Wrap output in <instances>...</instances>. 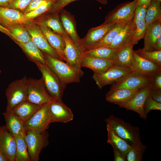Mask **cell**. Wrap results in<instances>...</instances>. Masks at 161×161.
I'll list each match as a JSON object with an SVG mask.
<instances>
[{
    "label": "cell",
    "mask_w": 161,
    "mask_h": 161,
    "mask_svg": "<svg viewBox=\"0 0 161 161\" xmlns=\"http://www.w3.org/2000/svg\"><path fill=\"white\" fill-rule=\"evenodd\" d=\"M147 7L145 6L136 5L134 12V19H145Z\"/></svg>",
    "instance_id": "cell-44"
},
{
    "label": "cell",
    "mask_w": 161,
    "mask_h": 161,
    "mask_svg": "<svg viewBox=\"0 0 161 161\" xmlns=\"http://www.w3.org/2000/svg\"><path fill=\"white\" fill-rule=\"evenodd\" d=\"M133 19L135 24V30L132 44L134 45L137 44L140 39L144 38L147 28L144 19Z\"/></svg>",
    "instance_id": "cell-37"
},
{
    "label": "cell",
    "mask_w": 161,
    "mask_h": 161,
    "mask_svg": "<svg viewBox=\"0 0 161 161\" xmlns=\"http://www.w3.org/2000/svg\"><path fill=\"white\" fill-rule=\"evenodd\" d=\"M105 121L107 125L116 134L131 145L135 137L140 134L138 128L113 115L106 118Z\"/></svg>",
    "instance_id": "cell-6"
},
{
    "label": "cell",
    "mask_w": 161,
    "mask_h": 161,
    "mask_svg": "<svg viewBox=\"0 0 161 161\" xmlns=\"http://www.w3.org/2000/svg\"><path fill=\"white\" fill-rule=\"evenodd\" d=\"M45 13L36 21L62 36L65 34L66 33L62 26L59 13L47 12Z\"/></svg>",
    "instance_id": "cell-26"
},
{
    "label": "cell",
    "mask_w": 161,
    "mask_h": 161,
    "mask_svg": "<svg viewBox=\"0 0 161 161\" xmlns=\"http://www.w3.org/2000/svg\"><path fill=\"white\" fill-rule=\"evenodd\" d=\"M32 0H14L7 7L23 12Z\"/></svg>",
    "instance_id": "cell-42"
},
{
    "label": "cell",
    "mask_w": 161,
    "mask_h": 161,
    "mask_svg": "<svg viewBox=\"0 0 161 161\" xmlns=\"http://www.w3.org/2000/svg\"><path fill=\"white\" fill-rule=\"evenodd\" d=\"M44 53L45 64L59 78L66 86L69 83H79L82 74L78 70L61 60Z\"/></svg>",
    "instance_id": "cell-1"
},
{
    "label": "cell",
    "mask_w": 161,
    "mask_h": 161,
    "mask_svg": "<svg viewBox=\"0 0 161 161\" xmlns=\"http://www.w3.org/2000/svg\"><path fill=\"white\" fill-rule=\"evenodd\" d=\"M137 0L128 1L117 5L105 17L103 23H127L133 18Z\"/></svg>",
    "instance_id": "cell-7"
},
{
    "label": "cell",
    "mask_w": 161,
    "mask_h": 161,
    "mask_svg": "<svg viewBox=\"0 0 161 161\" xmlns=\"http://www.w3.org/2000/svg\"><path fill=\"white\" fill-rule=\"evenodd\" d=\"M1 73V71L0 70V75Z\"/></svg>",
    "instance_id": "cell-56"
},
{
    "label": "cell",
    "mask_w": 161,
    "mask_h": 161,
    "mask_svg": "<svg viewBox=\"0 0 161 161\" xmlns=\"http://www.w3.org/2000/svg\"><path fill=\"white\" fill-rule=\"evenodd\" d=\"M151 1L152 0H137V5H144L147 8Z\"/></svg>",
    "instance_id": "cell-50"
},
{
    "label": "cell",
    "mask_w": 161,
    "mask_h": 161,
    "mask_svg": "<svg viewBox=\"0 0 161 161\" xmlns=\"http://www.w3.org/2000/svg\"><path fill=\"white\" fill-rule=\"evenodd\" d=\"M15 137L6 129L5 125L0 126V151L7 157L8 161H15L16 152Z\"/></svg>",
    "instance_id": "cell-19"
},
{
    "label": "cell",
    "mask_w": 161,
    "mask_h": 161,
    "mask_svg": "<svg viewBox=\"0 0 161 161\" xmlns=\"http://www.w3.org/2000/svg\"><path fill=\"white\" fill-rule=\"evenodd\" d=\"M76 0H58L53 4L47 12L59 13L68 4Z\"/></svg>",
    "instance_id": "cell-41"
},
{
    "label": "cell",
    "mask_w": 161,
    "mask_h": 161,
    "mask_svg": "<svg viewBox=\"0 0 161 161\" xmlns=\"http://www.w3.org/2000/svg\"><path fill=\"white\" fill-rule=\"evenodd\" d=\"M62 36L65 44L64 50L65 61L83 75L81 66L82 52L66 33Z\"/></svg>",
    "instance_id": "cell-15"
},
{
    "label": "cell",
    "mask_w": 161,
    "mask_h": 161,
    "mask_svg": "<svg viewBox=\"0 0 161 161\" xmlns=\"http://www.w3.org/2000/svg\"><path fill=\"white\" fill-rule=\"evenodd\" d=\"M149 95L154 100L161 103V90L151 89Z\"/></svg>",
    "instance_id": "cell-46"
},
{
    "label": "cell",
    "mask_w": 161,
    "mask_h": 161,
    "mask_svg": "<svg viewBox=\"0 0 161 161\" xmlns=\"http://www.w3.org/2000/svg\"><path fill=\"white\" fill-rule=\"evenodd\" d=\"M135 30V24L133 19L125 24L115 39L111 43L103 47L118 50L132 44Z\"/></svg>",
    "instance_id": "cell-17"
},
{
    "label": "cell",
    "mask_w": 161,
    "mask_h": 161,
    "mask_svg": "<svg viewBox=\"0 0 161 161\" xmlns=\"http://www.w3.org/2000/svg\"><path fill=\"white\" fill-rule=\"evenodd\" d=\"M107 132V143L113 148L120 151L123 154L127 155L131 146L126 141L119 136L108 125H106Z\"/></svg>",
    "instance_id": "cell-30"
},
{
    "label": "cell",
    "mask_w": 161,
    "mask_h": 161,
    "mask_svg": "<svg viewBox=\"0 0 161 161\" xmlns=\"http://www.w3.org/2000/svg\"><path fill=\"white\" fill-rule=\"evenodd\" d=\"M161 50V34L157 38L154 46V51Z\"/></svg>",
    "instance_id": "cell-48"
},
{
    "label": "cell",
    "mask_w": 161,
    "mask_h": 161,
    "mask_svg": "<svg viewBox=\"0 0 161 161\" xmlns=\"http://www.w3.org/2000/svg\"><path fill=\"white\" fill-rule=\"evenodd\" d=\"M134 45L130 44L118 50L112 60L113 64L134 72L132 61Z\"/></svg>",
    "instance_id": "cell-22"
},
{
    "label": "cell",
    "mask_w": 161,
    "mask_h": 161,
    "mask_svg": "<svg viewBox=\"0 0 161 161\" xmlns=\"http://www.w3.org/2000/svg\"><path fill=\"white\" fill-rule=\"evenodd\" d=\"M113 65L112 60L82 54L81 66L91 69L94 73L105 72Z\"/></svg>",
    "instance_id": "cell-23"
},
{
    "label": "cell",
    "mask_w": 161,
    "mask_h": 161,
    "mask_svg": "<svg viewBox=\"0 0 161 161\" xmlns=\"http://www.w3.org/2000/svg\"><path fill=\"white\" fill-rule=\"evenodd\" d=\"M160 4L157 0H152L147 7L145 19L147 28L152 23L161 19Z\"/></svg>",
    "instance_id": "cell-34"
},
{
    "label": "cell",
    "mask_w": 161,
    "mask_h": 161,
    "mask_svg": "<svg viewBox=\"0 0 161 161\" xmlns=\"http://www.w3.org/2000/svg\"><path fill=\"white\" fill-rule=\"evenodd\" d=\"M140 89H122L115 90L109 93H106V100L109 102L116 104L125 103L131 99Z\"/></svg>",
    "instance_id": "cell-29"
},
{
    "label": "cell",
    "mask_w": 161,
    "mask_h": 161,
    "mask_svg": "<svg viewBox=\"0 0 161 161\" xmlns=\"http://www.w3.org/2000/svg\"><path fill=\"white\" fill-rule=\"evenodd\" d=\"M27 100L40 105L46 104L52 99L45 87L43 79L27 78Z\"/></svg>",
    "instance_id": "cell-5"
},
{
    "label": "cell",
    "mask_w": 161,
    "mask_h": 161,
    "mask_svg": "<svg viewBox=\"0 0 161 161\" xmlns=\"http://www.w3.org/2000/svg\"><path fill=\"white\" fill-rule=\"evenodd\" d=\"M132 61L134 72L137 74L151 77L161 71V66L156 63L144 58L137 54L133 50Z\"/></svg>",
    "instance_id": "cell-14"
},
{
    "label": "cell",
    "mask_w": 161,
    "mask_h": 161,
    "mask_svg": "<svg viewBox=\"0 0 161 161\" xmlns=\"http://www.w3.org/2000/svg\"><path fill=\"white\" fill-rule=\"evenodd\" d=\"M49 102L43 105L31 117L24 123L26 131L47 130L52 123L48 109Z\"/></svg>",
    "instance_id": "cell-10"
},
{
    "label": "cell",
    "mask_w": 161,
    "mask_h": 161,
    "mask_svg": "<svg viewBox=\"0 0 161 161\" xmlns=\"http://www.w3.org/2000/svg\"><path fill=\"white\" fill-rule=\"evenodd\" d=\"M14 0H0V6L7 7Z\"/></svg>",
    "instance_id": "cell-51"
},
{
    "label": "cell",
    "mask_w": 161,
    "mask_h": 161,
    "mask_svg": "<svg viewBox=\"0 0 161 161\" xmlns=\"http://www.w3.org/2000/svg\"><path fill=\"white\" fill-rule=\"evenodd\" d=\"M15 42L21 49L30 61L34 63L38 62L45 64L44 53L31 40L24 43L17 41Z\"/></svg>",
    "instance_id": "cell-27"
},
{
    "label": "cell",
    "mask_w": 161,
    "mask_h": 161,
    "mask_svg": "<svg viewBox=\"0 0 161 161\" xmlns=\"http://www.w3.org/2000/svg\"><path fill=\"white\" fill-rule=\"evenodd\" d=\"M97 1L99 2L101 4L105 5L106 4L108 3V0H96Z\"/></svg>",
    "instance_id": "cell-53"
},
{
    "label": "cell",
    "mask_w": 161,
    "mask_h": 161,
    "mask_svg": "<svg viewBox=\"0 0 161 161\" xmlns=\"http://www.w3.org/2000/svg\"><path fill=\"white\" fill-rule=\"evenodd\" d=\"M134 72L113 64L105 72L94 73L92 78L98 88L101 89L104 86L108 84L112 85Z\"/></svg>",
    "instance_id": "cell-8"
},
{
    "label": "cell",
    "mask_w": 161,
    "mask_h": 161,
    "mask_svg": "<svg viewBox=\"0 0 161 161\" xmlns=\"http://www.w3.org/2000/svg\"><path fill=\"white\" fill-rule=\"evenodd\" d=\"M0 161H8L6 156L0 151Z\"/></svg>",
    "instance_id": "cell-52"
},
{
    "label": "cell",
    "mask_w": 161,
    "mask_h": 161,
    "mask_svg": "<svg viewBox=\"0 0 161 161\" xmlns=\"http://www.w3.org/2000/svg\"><path fill=\"white\" fill-rule=\"evenodd\" d=\"M150 89L149 86L142 88L140 89L135 95L129 101L117 105L120 107L137 113L140 117L145 119L147 115L144 112L143 105L146 98L149 95Z\"/></svg>",
    "instance_id": "cell-13"
},
{
    "label": "cell",
    "mask_w": 161,
    "mask_h": 161,
    "mask_svg": "<svg viewBox=\"0 0 161 161\" xmlns=\"http://www.w3.org/2000/svg\"><path fill=\"white\" fill-rule=\"evenodd\" d=\"M151 79V77L143 76L134 72L112 84L107 93L120 89H140L149 86Z\"/></svg>",
    "instance_id": "cell-11"
},
{
    "label": "cell",
    "mask_w": 161,
    "mask_h": 161,
    "mask_svg": "<svg viewBox=\"0 0 161 161\" xmlns=\"http://www.w3.org/2000/svg\"><path fill=\"white\" fill-rule=\"evenodd\" d=\"M158 1L160 2L161 3V0H157Z\"/></svg>",
    "instance_id": "cell-55"
},
{
    "label": "cell",
    "mask_w": 161,
    "mask_h": 161,
    "mask_svg": "<svg viewBox=\"0 0 161 161\" xmlns=\"http://www.w3.org/2000/svg\"><path fill=\"white\" fill-rule=\"evenodd\" d=\"M25 133H20L14 137L16 148L15 161H31L25 139Z\"/></svg>",
    "instance_id": "cell-33"
},
{
    "label": "cell",
    "mask_w": 161,
    "mask_h": 161,
    "mask_svg": "<svg viewBox=\"0 0 161 161\" xmlns=\"http://www.w3.org/2000/svg\"><path fill=\"white\" fill-rule=\"evenodd\" d=\"M114 161H126V156L123 154L118 149L113 148Z\"/></svg>",
    "instance_id": "cell-47"
},
{
    "label": "cell",
    "mask_w": 161,
    "mask_h": 161,
    "mask_svg": "<svg viewBox=\"0 0 161 161\" xmlns=\"http://www.w3.org/2000/svg\"><path fill=\"white\" fill-rule=\"evenodd\" d=\"M117 50L107 47H101L85 50L82 54L112 60Z\"/></svg>",
    "instance_id": "cell-35"
},
{
    "label": "cell",
    "mask_w": 161,
    "mask_h": 161,
    "mask_svg": "<svg viewBox=\"0 0 161 161\" xmlns=\"http://www.w3.org/2000/svg\"><path fill=\"white\" fill-rule=\"evenodd\" d=\"M46 0H32L26 8L23 13L25 14L33 11Z\"/></svg>",
    "instance_id": "cell-45"
},
{
    "label": "cell",
    "mask_w": 161,
    "mask_h": 161,
    "mask_svg": "<svg viewBox=\"0 0 161 161\" xmlns=\"http://www.w3.org/2000/svg\"><path fill=\"white\" fill-rule=\"evenodd\" d=\"M149 86L151 89L161 90V71L151 76Z\"/></svg>",
    "instance_id": "cell-43"
},
{
    "label": "cell",
    "mask_w": 161,
    "mask_h": 161,
    "mask_svg": "<svg viewBox=\"0 0 161 161\" xmlns=\"http://www.w3.org/2000/svg\"><path fill=\"white\" fill-rule=\"evenodd\" d=\"M2 114L5 121L6 127L12 135L15 137L20 133H25L24 123L12 109H6Z\"/></svg>",
    "instance_id": "cell-24"
},
{
    "label": "cell",
    "mask_w": 161,
    "mask_h": 161,
    "mask_svg": "<svg viewBox=\"0 0 161 161\" xmlns=\"http://www.w3.org/2000/svg\"><path fill=\"white\" fill-rule=\"evenodd\" d=\"M127 23L116 24L113 28L103 38L86 50L105 46L111 43L115 39L118 34Z\"/></svg>",
    "instance_id": "cell-36"
},
{
    "label": "cell",
    "mask_w": 161,
    "mask_h": 161,
    "mask_svg": "<svg viewBox=\"0 0 161 161\" xmlns=\"http://www.w3.org/2000/svg\"><path fill=\"white\" fill-rule=\"evenodd\" d=\"M54 3L51 0H47L36 9L25 15L28 21L32 20L47 12Z\"/></svg>",
    "instance_id": "cell-38"
},
{
    "label": "cell",
    "mask_w": 161,
    "mask_h": 161,
    "mask_svg": "<svg viewBox=\"0 0 161 161\" xmlns=\"http://www.w3.org/2000/svg\"><path fill=\"white\" fill-rule=\"evenodd\" d=\"M48 109L52 123H66L73 119L74 115L72 110L62 100H52L49 103Z\"/></svg>",
    "instance_id": "cell-12"
},
{
    "label": "cell",
    "mask_w": 161,
    "mask_h": 161,
    "mask_svg": "<svg viewBox=\"0 0 161 161\" xmlns=\"http://www.w3.org/2000/svg\"><path fill=\"white\" fill-rule=\"evenodd\" d=\"M28 21L25 14L20 11L0 6V24L5 28L13 24H25Z\"/></svg>",
    "instance_id": "cell-20"
},
{
    "label": "cell",
    "mask_w": 161,
    "mask_h": 161,
    "mask_svg": "<svg viewBox=\"0 0 161 161\" xmlns=\"http://www.w3.org/2000/svg\"><path fill=\"white\" fill-rule=\"evenodd\" d=\"M24 24L30 35L31 40L41 50L61 60L55 50L49 44L36 21H29Z\"/></svg>",
    "instance_id": "cell-9"
},
{
    "label": "cell",
    "mask_w": 161,
    "mask_h": 161,
    "mask_svg": "<svg viewBox=\"0 0 161 161\" xmlns=\"http://www.w3.org/2000/svg\"><path fill=\"white\" fill-rule=\"evenodd\" d=\"M161 110V103L154 100L149 95L146 98L143 105V110L147 115L150 111Z\"/></svg>",
    "instance_id": "cell-40"
},
{
    "label": "cell",
    "mask_w": 161,
    "mask_h": 161,
    "mask_svg": "<svg viewBox=\"0 0 161 161\" xmlns=\"http://www.w3.org/2000/svg\"><path fill=\"white\" fill-rule=\"evenodd\" d=\"M134 51L140 56L161 66V50L146 51L143 49H139Z\"/></svg>",
    "instance_id": "cell-39"
},
{
    "label": "cell",
    "mask_w": 161,
    "mask_h": 161,
    "mask_svg": "<svg viewBox=\"0 0 161 161\" xmlns=\"http://www.w3.org/2000/svg\"><path fill=\"white\" fill-rule=\"evenodd\" d=\"M161 34V19L150 24L148 27L144 37V47L146 51H154V46L158 37Z\"/></svg>",
    "instance_id": "cell-25"
},
{
    "label": "cell",
    "mask_w": 161,
    "mask_h": 161,
    "mask_svg": "<svg viewBox=\"0 0 161 161\" xmlns=\"http://www.w3.org/2000/svg\"><path fill=\"white\" fill-rule=\"evenodd\" d=\"M59 13L60 20L64 31L82 53L84 50L81 45V39L77 33L76 22L73 16L64 9Z\"/></svg>",
    "instance_id": "cell-18"
},
{
    "label": "cell",
    "mask_w": 161,
    "mask_h": 161,
    "mask_svg": "<svg viewBox=\"0 0 161 161\" xmlns=\"http://www.w3.org/2000/svg\"><path fill=\"white\" fill-rule=\"evenodd\" d=\"M5 28L14 37L15 42L24 43L31 40L30 35L24 24H12L7 25Z\"/></svg>",
    "instance_id": "cell-31"
},
{
    "label": "cell",
    "mask_w": 161,
    "mask_h": 161,
    "mask_svg": "<svg viewBox=\"0 0 161 161\" xmlns=\"http://www.w3.org/2000/svg\"><path fill=\"white\" fill-rule=\"evenodd\" d=\"M0 32L4 33L14 41L15 39L14 37L11 35L9 31L6 28L2 26L0 24Z\"/></svg>",
    "instance_id": "cell-49"
},
{
    "label": "cell",
    "mask_w": 161,
    "mask_h": 161,
    "mask_svg": "<svg viewBox=\"0 0 161 161\" xmlns=\"http://www.w3.org/2000/svg\"><path fill=\"white\" fill-rule=\"evenodd\" d=\"M42 106L32 103L26 100L15 106L12 110L24 123L31 117Z\"/></svg>",
    "instance_id": "cell-28"
},
{
    "label": "cell",
    "mask_w": 161,
    "mask_h": 161,
    "mask_svg": "<svg viewBox=\"0 0 161 161\" xmlns=\"http://www.w3.org/2000/svg\"><path fill=\"white\" fill-rule=\"evenodd\" d=\"M27 78L25 75L10 83L5 95L7 100L6 109H12L15 106L27 100Z\"/></svg>",
    "instance_id": "cell-4"
},
{
    "label": "cell",
    "mask_w": 161,
    "mask_h": 161,
    "mask_svg": "<svg viewBox=\"0 0 161 161\" xmlns=\"http://www.w3.org/2000/svg\"><path fill=\"white\" fill-rule=\"evenodd\" d=\"M131 148L126 155L128 161H141L146 147L142 143L138 134L131 145Z\"/></svg>",
    "instance_id": "cell-32"
},
{
    "label": "cell",
    "mask_w": 161,
    "mask_h": 161,
    "mask_svg": "<svg viewBox=\"0 0 161 161\" xmlns=\"http://www.w3.org/2000/svg\"><path fill=\"white\" fill-rule=\"evenodd\" d=\"M36 22L50 45L55 50L61 60L65 61L64 50L65 44L63 36L54 32L46 26Z\"/></svg>",
    "instance_id": "cell-21"
},
{
    "label": "cell",
    "mask_w": 161,
    "mask_h": 161,
    "mask_svg": "<svg viewBox=\"0 0 161 161\" xmlns=\"http://www.w3.org/2000/svg\"><path fill=\"white\" fill-rule=\"evenodd\" d=\"M54 3H55L58 0H51Z\"/></svg>",
    "instance_id": "cell-54"
},
{
    "label": "cell",
    "mask_w": 161,
    "mask_h": 161,
    "mask_svg": "<svg viewBox=\"0 0 161 161\" xmlns=\"http://www.w3.org/2000/svg\"><path fill=\"white\" fill-rule=\"evenodd\" d=\"M42 75L46 88L52 99L62 100L66 86L45 64L35 62Z\"/></svg>",
    "instance_id": "cell-2"
},
{
    "label": "cell",
    "mask_w": 161,
    "mask_h": 161,
    "mask_svg": "<svg viewBox=\"0 0 161 161\" xmlns=\"http://www.w3.org/2000/svg\"><path fill=\"white\" fill-rule=\"evenodd\" d=\"M115 24L103 23L99 26L90 29L84 38L81 39V45L84 51L100 41Z\"/></svg>",
    "instance_id": "cell-16"
},
{
    "label": "cell",
    "mask_w": 161,
    "mask_h": 161,
    "mask_svg": "<svg viewBox=\"0 0 161 161\" xmlns=\"http://www.w3.org/2000/svg\"><path fill=\"white\" fill-rule=\"evenodd\" d=\"M49 134L44 131H26L24 137L31 161H38L43 149L49 144Z\"/></svg>",
    "instance_id": "cell-3"
}]
</instances>
